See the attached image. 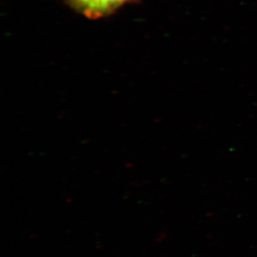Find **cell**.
Segmentation results:
<instances>
[{
  "instance_id": "1",
  "label": "cell",
  "mask_w": 257,
  "mask_h": 257,
  "mask_svg": "<svg viewBox=\"0 0 257 257\" xmlns=\"http://www.w3.org/2000/svg\"><path fill=\"white\" fill-rule=\"evenodd\" d=\"M129 0H68L78 12L96 19L112 14Z\"/></svg>"
}]
</instances>
